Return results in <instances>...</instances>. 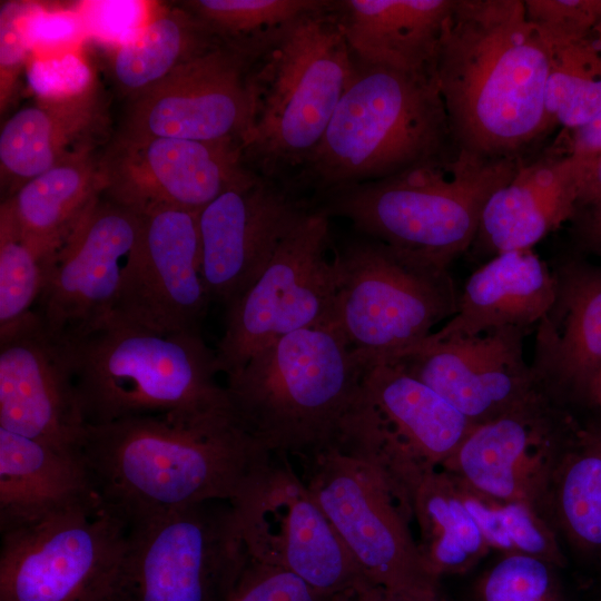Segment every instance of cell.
<instances>
[{
  "label": "cell",
  "instance_id": "cell-1",
  "mask_svg": "<svg viewBox=\"0 0 601 601\" xmlns=\"http://www.w3.org/2000/svg\"><path fill=\"white\" fill-rule=\"evenodd\" d=\"M79 454L102 504L127 525L210 500L237 505L274 456L230 406L86 425Z\"/></svg>",
  "mask_w": 601,
  "mask_h": 601
},
{
  "label": "cell",
  "instance_id": "cell-2",
  "mask_svg": "<svg viewBox=\"0 0 601 601\" xmlns=\"http://www.w3.org/2000/svg\"><path fill=\"white\" fill-rule=\"evenodd\" d=\"M434 72L457 151L526 158L556 126L545 108L548 43L524 0H454Z\"/></svg>",
  "mask_w": 601,
  "mask_h": 601
},
{
  "label": "cell",
  "instance_id": "cell-3",
  "mask_svg": "<svg viewBox=\"0 0 601 601\" xmlns=\"http://www.w3.org/2000/svg\"><path fill=\"white\" fill-rule=\"evenodd\" d=\"M368 366L329 322L257 351L224 386L236 418L273 455L304 461L341 449Z\"/></svg>",
  "mask_w": 601,
  "mask_h": 601
},
{
  "label": "cell",
  "instance_id": "cell-4",
  "mask_svg": "<svg viewBox=\"0 0 601 601\" xmlns=\"http://www.w3.org/2000/svg\"><path fill=\"white\" fill-rule=\"evenodd\" d=\"M454 151L434 70L359 62L323 139L289 181L311 204L348 186L383 179Z\"/></svg>",
  "mask_w": 601,
  "mask_h": 601
},
{
  "label": "cell",
  "instance_id": "cell-5",
  "mask_svg": "<svg viewBox=\"0 0 601 601\" xmlns=\"http://www.w3.org/2000/svg\"><path fill=\"white\" fill-rule=\"evenodd\" d=\"M525 158L485 159L454 150L396 175L348 186L312 203L365 237L449 267L470 249L489 198Z\"/></svg>",
  "mask_w": 601,
  "mask_h": 601
},
{
  "label": "cell",
  "instance_id": "cell-6",
  "mask_svg": "<svg viewBox=\"0 0 601 601\" xmlns=\"http://www.w3.org/2000/svg\"><path fill=\"white\" fill-rule=\"evenodd\" d=\"M86 425L230 406L200 332L161 333L109 321L66 344Z\"/></svg>",
  "mask_w": 601,
  "mask_h": 601
},
{
  "label": "cell",
  "instance_id": "cell-7",
  "mask_svg": "<svg viewBox=\"0 0 601 601\" xmlns=\"http://www.w3.org/2000/svg\"><path fill=\"white\" fill-rule=\"evenodd\" d=\"M333 0L295 22L256 62L245 164L286 184L312 157L348 85L354 58Z\"/></svg>",
  "mask_w": 601,
  "mask_h": 601
},
{
  "label": "cell",
  "instance_id": "cell-8",
  "mask_svg": "<svg viewBox=\"0 0 601 601\" xmlns=\"http://www.w3.org/2000/svg\"><path fill=\"white\" fill-rule=\"evenodd\" d=\"M332 322L368 364L416 345L456 312L460 295L447 267L373 238L335 250Z\"/></svg>",
  "mask_w": 601,
  "mask_h": 601
},
{
  "label": "cell",
  "instance_id": "cell-9",
  "mask_svg": "<svg viewBox=\"0 0 601 601\" xmlns=\"http://www.w3.org/2000/svg\"><path fill=\"white\" fill-rule=\"evenodd\" d=\"M249 559L231 502L161 512L128 525L111 601H230Z\"/></svg>",
  "mask_w": 601,
  "mask_h": 601
},
{
  "label": "cell",
  "instance_id": "cell-10",
  "mask_svg": "<svg viewBox=\"0 0 601 601\" xmlns=\"http://www.w3.org/2000/svg\"><path fill=\"white\" fill-rule=\"evenodd\" d=\"M303 462L304 481L366 582L404 601L442 597L410 530L412 516L381 470L337 449Z\"/></svg>",
  "mask_w": 601,
  "mask_h": 601
},
{
  "label": "cell",
  "instance_id": "cell-11",
  "mask_svg": "<svg viewBox=\"0 0 601 601\" xmlns=\"http://www.w3.org/2000/svg\"><path fill=\"white\" fill-rule=\"evenodd\" d=\"M127 531L101 502L1 533L0 601H111Z\"/></svg>",
  "mask_w": 601,
  "mask_h": 601
},
{
  "label": "cell",
  "instance_id": "cell-12",
  "mask_svg": "<svg viewBox=\"0 0 601 601\" xmlns=\"http://www.w3.org/2000/svg\"><path fill=\"white\" fill-rule=\"evenodd\" d=\"M329 217L312 208L279 244L253 285L226 307L215 354L218 373L240 368L257 351L290 333L332 322L336 273Z\"/></svg>",
  "mask_w": 601,
  "mask_h": 601
},
{
  "label": "cell",
  "instance_id": "cell-13",
  "mask_svg": "<svg viewBox=\"0 0 601 601\" xmlns=\"http://www.w3.org/2000/svg\"><path fill=\"white\" fill-rule=\"evenodd\" d=\"M140 213L101 197L49 259L33 311L67 344L110 321L141 235Z\"/></svg>",
  "mask_w": 601,
  "mask_h": 601
},
{
  "label": "cell",
  "instance_id": "cell-14",
  "mask_svg": "<svg viewBox=\"0 0 601 601\" xmlns=\"http://www.w3.org/2000/svg\"><path fill=\"white\" fill-rule=\"evenodd\" d=\"M277 456L235 505L250 559L287 569L322 593L351 595L365 581L354 559L304 479Z\"/></svg>",
  "mask_w": 601,
  "mask_h": 601
},
{
  "label": "cell",
  "instance_id": "cell-15",
  "mask_svg": "<svg viewBox=\"0 0 601 601\" xmlns=\"http://www.w3.org/2000/svg\"><path fill=\"white\" fill-rule=\"evenodd\" d=\"M473 424L432 387L393 362L367 367L348 425L353 451L386 470L441 469Z\"/></svg>",
  "mask_w": 601,
  "mask_h": 601
},
{
  "label": "cell",
  "instance_id": "cell-16",
  "mask_svg": "<svg viewBox=\"0 0 601 601\" xmlns=\"http://www.w3.org/2000/svg\"><path fill=\"white\" fill-rule=\"evenodd\" d=\"M312 209L288 184L252 171L198 213L201 273L211 300L226 307L267 266Z\"/></svg>",
  "mask_w": 601,
  "mask_h": 601
},
{
  "label": "cell",
  "instance_id": "cell-17",
  "mask_svg": "<svg viewBox=\"0 0 601 601\" xmlns=\"http://www.w3.org/2000/svg\"><path fill=\"white\" fill-rule=\"evenodd\" d=\"M104 195L144 213L200 211L252 170L239 141H199L122 132L101 156Z\"/></svg>",
  "mask_w": 601,
  "mask_h": 601
},
{
  "label": "cell",
  "instance_id": "cell-18",
  "mask_svg": "<svg viewBox=\"0 0 601 601\" xmlns=\"http://www.w3.org/2000/svg\"><path fill=\"white\" fill-rule=\"evenodd\" d=\"M525 333L505 327L469 337H425L386 362L432 387L476 425L551 401L525 362Z\"/></svg>",
  "mask_w": 601,
  "mask_h": 601
},
{
  "label": "cell",
  "instance_id": "cell-19",
  "mask_svg": "<svg viewBox=\"0 0 601 601\" xmlns=\"http://www.w3.org/2000/svg\"><path fill=\"white\" fill-rule=\"evenodd\" d=\"M253 65L221 45L194 57L131 99L124 132L243 145L254 116Z\"/></svg>",
  "mask_w": 601,
  "mask_h": 601
},
{
  "label": "cell",
  "instance_id": "cell-20",
  "mask_svg": "<svg viewBox=\"0 0 601 601\" xmlns=\"http://www.w3.org/2000/svg\"><path fill=\"white\" fill-rule=\"evenodd\" d=\"M198 213H140L139 244L110 321L161 333L200 332L211 298L201 273Z\"/></svg>",
  "mask_w": 601,
  "mask_h": 601
},
{
  "label": "cell",
  "instance_id": "cell-21",
  "mask_svg": "<svg viewBox=\"0 0 601 601\" xmlns=\"http://www.w3.org/2000/svg\"><path fill=\"white\" fill-rule=\"evenodd\" d=\"M0 428L80 451L86 423L68 348L49 335L35 311L0 326Z\"/></svg>",
  "mask_w": 601,
  "mask_h": 601
},
{
  "label": "cell",
  "instance_id": "cell-22",
  "mask_svg": "<svg viewBox=\"0 0 601 601\" xmlns=\"http://www.w3.org/2000/svg\"><path fill=\"white\" fill-rule=\"evenodd\" d=\"M569 420L545 401L473 425L441 469L477 494L540 513Z\"/></svg>",
  "mask_w": 601,
  "mask_h": 601
},
{
  "label": "cell",
  "instance_id": "cell-23",
  "mask_svg": "<svg viewBox=\"0 0 601 601\" xmlns=\"http://www.w3.org/2000/svg\"><path fill=\"white\" fill-rule=\"evenodd\" d=\"M552 272L555 297L538 323L531 368L552 402L585 401L601 370V267L569 259Z\"/></svg>",
  "mask_w": 601,
  "mask_h": 601
},
{
  "label": "cell",
  "instance_id": "cell-24",
  "mask_svg": "<svg viewBox=\"0 0 601 601\" xmlns=\"http://www.w3.org/2000/svg\"><path fill=\"white\" fill-rule=\"evenodd\" d=\"M577 209L569 149L553 145L526 157L514 177L489 198L471 245L473 254L490 259L506 252L532 249L571 220Z\"/></svg>",
  "mask_w": 601,
  "mask_h": 601
},
{
  "label": "cell",
  "instance_id": "cell-25",
  "mask_svg": "<svg viewBox=\"0 0 601 601\" xmlns=\"http://www.w3.org/2000/svg\"><path fill=\"white\" fill-rule=\"evenodd\" d=\"M105 121L93 81L78 91L40 96L16 111L0 132L2 200L56 165L93 151Z\"/></svg>",
  "mask_w": 601,
  "mask_h": 601
},
{
  "label": "cell",
  "instance_id": "cell-26",
  "mask_svg": "<svg viewBox=\"0 0 601 601\" xmlns=\"http://www.w3.org/2000/svg\"><path fill=\"white\" fill-rule=\"evenodd\" d=\"M101 503L80 454L0 428V531Z\"/></svg>",
  "mask_w": 601,
  "mask_h": 601
},
{
  "label": "cell",
  "instance_id": "cell-27",
  "mask_svg": "<svg viewBox=\"0 0 601 601\" xmlns=\"http://www.w3.org/2000/svg\"><path fill=\"white\" fill-rule=\"evenodd\" d=\"M554 297L553 272L533 249L502 253L469 277L455 314L427 337H469L505 327L528 329L548 313Z\"/></svg>",
  "mask_w": 601,
  "mask_h": 601
},
{
  "label": "cell",
  "instance_id": "cell-28",
  "mask_svg": "<svg viewBox=\"0 0 601 601\" xmlns=\"http://www.w3.org/2000/svg\"><path fill=\"white\" fill-rule=\"evenodd\" d=\"M454 0H333V12L359 62L434 70Z\"/></svg>",
  "mask_w": 601,
  "mask_h": 601
},
{
  "label": "cell",
  "instance_id": "cell-29",
  "mask_svg": "<svg viewBox=\"0 0 601 601\" xmlns=\"http://www.w3.org/2000/svg\"><path fill=\"white\" fill-rule=\"evenodd\" d=\"M540 514L575 556L601 563V421L569 422Z\"/></svg>",
  "mask_w": 601,
  "mask_h": 601
},
{
  "label": "cell",
  "instance_id": "cell-30",
  "mask_svg": "<svg viewBox=\"0 0 601 601\" xmlns=\"http://www.w3.org/2000/svg\"><path fill=\"white\" fill-rule=\"evenodd\" d=\"M100 159L93 151L73 156L1 201L22 235L49 259L102 197Z\"/></svg>",
  "mask_w": 601,
  "mask_h": 601
},
{
  "label": "cell",
  "instance_id": "cell-31",
  "mask_svg": "<svg viewBox=\"0 0 601 601\" xmlns=\"http://www.w3.org/2000/svg\"><path fill=\"white\" fill-rule=\"evenodd\" d=\"M406 497L420 530V551L439 579L469 572L491 551L455 480L443 469L414 474Z\"/></svg>",
  "mask_w": 601,
  "mask_h": 601
},
{
  "label": "cell",
  "instance_id": "cell-32",
  "mask_svg": "<svg viewBox=\"0 0 601 601\" xmlns=\"http://www.w3.org/2000/svg\"><path fill=\"white\" fill-rule=\"evenodd\" d=\"M219 45L180 6L152 18L115 47L112 77L120 90L132 99L180 65Z\"/></svg>",
  "mask_w": 601,
  "mask_h": 601
},
{
  "label": "cell",
  "instance_id": "cell-33",
  "mask_svg": "<svg viewBox=\"0 0 601 601\" xmlns=\"http://www.w3.org/2000/svg\"><path fill=\"white\" fill-rule=\"evenodd\" d=\"M329 0H193L181 6L221 46L253 63L302 17Z\"/></svg>",
  "mask_w": 601,
  "mask_h": 601
},
{
  "label": "cell",
  "instance_id": "cell-34",
  "mask_svg": "<svg viewBox=\"0 0 601 601\" xmlns=\"http://www.w3.org/2000/svg\"><path fill=\"white\" fill-rule=\"evenodd\" d=\"M544 39L549 48L545 108L556 126L573 130L601 112V29Z\"/></svg>",
  "mask_w": 601,
  "mask_h": 601
},
{
  "label": "cell",
  "instance_id": "cell-35",
  "mask_svg": "<svg viewBox=\"0 0 601 601\" xmlns=\"http://www.w3.org/2000/svg\"><path fill=\"white\" fill-rule=\"evenodd\" d=\"M455 482L490 550L539 558L560 569L566 564L558 534L534 508L483 496Z\"/></svg>",
  "mask_w": 601,
  "mask_h": 601
},
{
  "label": "cell",
  "instance_id": "cell-36",
  "mask_svg": "<svg viewBox=\"0 0 601 601\" xmlns=\"http://www.w3.org/2000/svg\"><path fill=\"white\" fill-rule=\"evenodd\" d=\"M49 258L20 231L0 206V326L33 311L43 289Z\"/></svg>",
  "mask_w": 601,
  "mask_h": 601
},
{
  "label": "cell",
  "instance_id": "cell-37",
  "mask_svg": "<svg viewBox=\"0 0 601 601\" xmlns=\"http://www.w3.org/2000/svg\"><path fill=\"white\" fill-rule=\"evenodd\" d=\"M559 569L539 558L501 554L477 579L473 601H565Z\"/></svg>",
  "mask_w": 601,
  "mask_h": 601
},
{
  "label": "cell",
  "instance_id": "cell-38",
  "mask_svg": "<svg viewBox=\"0 0 601 601\" xmlns=\"http://www.w3.org/2000/svg\"><path fill=\"white\" fill-rule=\"evenodd\" d=\"M40 7L11 1L0 11V105L3 111L12 99L18 78L31 48L33 22Z\"/></svg>",
  "mask_w": 601,
  "mask_h": 601
},
{
  "label": "cell",
  "instance_id": "cell-39",
  "mask_svg": "<svg viewBox=\"0 0 601 601\" xmlns=\"http://www.w3.org/2000/svg\"><path fill=\"white\" fill-rule=\"evenodd\" d=\"M352 594L322 593L287 569L249 559L230 601H349Z\"/></svg>",
  "mask_w": 601,
  "mask_h": 601
},
{
  "label": "cell",
  "instance_id": "cell-40",
  "mask_svg": "<svg viewBox=\"0 0 601 601\" xmlns=\"http://www.w3.org/2000/svg\"><path fill=\"white\" fill-rule=\"evenodd\" d=\"M524 7L528 19L548 39L601 29V0H524Z\"/></svg>",
  "mask_w": 601,
  "mask_h": 601
},
{
  "label": "cell",
  "instance_id": "cell-41",
  "mask_svg": "<svg viewBox=\"0 0 601 601\" xmlns=\"http://www.w3.org/2000/svg\"><path fill=\"white\" fill-rule=\"evenodd\" d=\"M570 131L568 149L574 169L580 208L601 199V112Z\"/></svg>",
  "mask_w": 601,
  "mask_h": 601
},
{
  "label": "cell",
  "instance_id": "cell-42",
  "mask_svg": "<svg viewBox=\"0 0 601 601\" xmlns=\"http://www.w3.org/2000/svg\"><path fill=\"white\" fill-rule=\"evenodd\" d=\"M572 221V234L578 247L601 256V199L577 209Z\"/></svg>",
  "mask_w": 601,
  "mask_h": 601
},
{
  "label": "cell",
  "instance_id": "cell-43",
  "mask_svg": "<svg viewBox=\"0 0 601 601\" xmlns=\"http://www.w3.org/2000/svg\"><path fill=\"white\" fill-rule=\"evenodd\" d=\"M351 601H404L388 594L380 587L373 585L366 581L359 583L353 592ZM428 601H446L443 597Z\"/></svg>",
  "mask_w": 601,
  "mask_h": 601
},
{
  "label": "cell",
  "instance_id": "cell-44",
  "mask_svg": "<svg viewBox=\"0 0 601 601\" xmlns=\"http://www.w3.org/2000/svg\"><path fill=\"white\" fill-rule=\"evenodd\" d=\"M587 402L591 403L601 411V370L593 378L587 395Z\"/></svg>",
  "mask_w": 601,
  "mask_h": 601
},
{
  "label": "cell",
  "instance_id": "cell-45",
  "mask_svg": "<svg viewBox=\"0 0 601 601\" xmlns=\"http://www.w3.org/2000/svg\"><path fill=\"white\" fill-rule=\"evenodd\" d=\"M351 598H352V597H351ZM349 601H351V599H349Z\"/></svg>",
  "mask_w": 601,
  "mask_h": 601
}]
</instances>
